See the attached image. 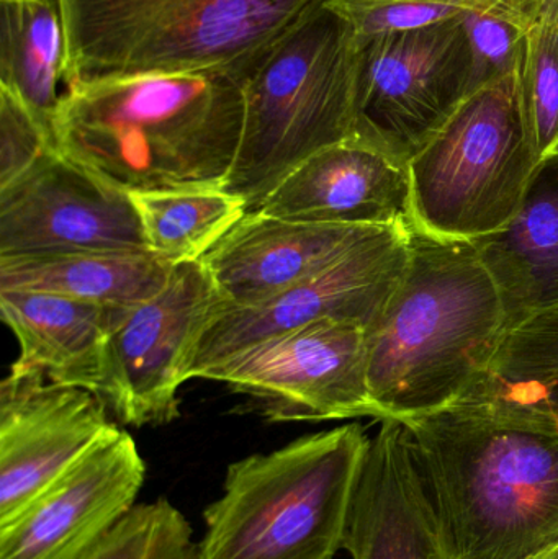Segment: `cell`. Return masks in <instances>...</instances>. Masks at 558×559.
I'll return each mask as SVG.
<instances>
[{
    "label": "cell",
    "instance_id": "14",
    "mask_svg": "<svg viewBox=\"0 0 558 559\" xmlns=\"http://www.w3.org/2000/svg\"><path fill=\"white\" fill-rule=\"evenodd\" d=\"M87 390L10 370L0 386V525L78 463L115 424Z\"/></svg>",
    "mask_w": 558,
    "mask_h": 559
},
{
    "label": "cell",
    "instance_id": "17",
    "mask_svg": "<svg viewBox=\"0 0 558 559\" xmlns=\"http://www.w3.org/2000/svg\"><path fill=\"white\" fill-rule=\"evenodd\" d=\"M377 228L382 226L321 225L249 212L202 262L225 308H246L320 274Z\"/></svg>",
    "mask_w": 558,
    "mask_h": 559
},
{
    "label": "cell",
    "instance_id": "11",
    "mask_svg": "<svg viewBox=\"0 0 558 559\" xmlns=\"http://www.w3.org/2000/svg\"><path fill=\"white\" fill-rule=\"evenodd\" d=\"M409 242V223L382 226L320 274L268 301L246 308L223 305L200 341L190 377L236 352L313 322L353 321L370 331L405 274Z\"/></svg>",
    "mask_w": 558,
    "mask_h": 559
},
{
    "label": "cell",
    "instance_id": "27",
    "mask_svg": "<svg viewBox=\"0 0 558 559\" xmlns=\"http://www.w3.org/2000/svg\"><path fill=\"white\" fill-rule=\"evenodd\" d=\"M343 16L357 38H372L396 29L416 28L494 9L507 0H324Z\"/></svg>",
    "mask_w": 558,
    "mask_h": 559
},
{
    "label": "cell",
    "instance_id": "26",
    "mask_svg": "<svg viewBox=\"0 0 558 559\" xmlns=\"http://www.w3.org/2000/svg\"><path fill=\"white\" fill-rule=\"evenodd\" d=\"M546 0H507L462 15L472 51L474 87L518 68L524 38Z\"/></svg>",
    "mask_w": 558,
    "mask_h": 559
},
{
    "label": "cell",
    "instance_id": "24",
    "mask_svg": "<svg viewBox=\"0 0 558 559\" xmlns=\"http://www.w3.org/2000/svg\"><path fill=\"white\" fill-rule=\"evenodd\" d=\"M521 104L537 159L558 151V0H546L524 38Z\"/></svg>",
    "mask_w": 558,
    "mask_h": 559
},
{
    "label": "cell",
    "instance_id": "22",
    "mask_svg": "<svg viewBox=\"0 0 558 559\" xmlns=\"http://www.w3.org/2000/svg\"><path fill=\"white\" fill-rule=\"evenodd\" d=\"M147 248L173 264L202 261L248 209L223 187L131 192Z\"/></svg>",
    "mask_w": 558,
    "mask_h": 559
},
{
    "label": "cell",
    "instance_id": "18",
    "mask_svg": "<svg viewBox=\"0 0 558 559\" xmlns=\"http://www.w3.org/2000/svg\"><path fill=\"white\" fill-rule=\"evenodd\" d=\"M127 308L49 293L0 289V314L20 345L10 370L81 388L105 404L114 396L111 332Z\"/></svg>",
    "mask_w": 558,
    "mask_h": 559
},
{
    "label": "cell",
    "instance_id": "25",
    "mask_svg": "<svg viewBox=\"0 0 558 559\" xmlns=\"http://www.w3.org/2000/svg\"><path fill=\"white\" fill-rule=\"evenodd\" d=\"M85 559H197L187 519L166 499L138 504Z\"/></svg>",
    "mask_w": 558,
    "mask_h": 559
},
{
    "label": "cell",
    "instance_id": "16",
    "mask_svg": "<svg viewBox=\"0 0 558 559\" xmlns=\"http://www.w3.org/2000/svg\"><path fill=\"white\" fill-rule=\"evenodd\" d=\"M408 206L405 160L347 138L308 157L256 212L321 225L393 226L408 223Z\"/></svg>",
    "mask_w": 558,
    "mask_h": 559
},
{
    "label": "cell",
    "instance_id": "19",
    "mask_svg": "<svg viewBox=\"0 0 558 559\" xmlns=\"http://www.w3.org/2000/svg\"><path fill=\"white\" fill-rule=\"evenodd\" d=\"M475 246L513 324L558 306V151L537 164L513 219Z\"/></svg>",
    "mask_w": 558,
    "mask_h": 559
},
{
    "label": "cell",
    "instance_id": "10",
    "mask_svg": "<svg viewBox=\"0 0 558 559\" xmlns=\"http://www.w3.org/2000/svg\"><path fill=\"white\" fill-rule=\"evenodd\" d=\"M225 301L202 261L174 265L156 295L123 311L111 332L114 396L108 409L133 427L179 416V388L192 380L197 348Z\"/></svg>",
    "mask_w": 558,
    "mask_h": 559
},
{
    "label": "cell",
    "instance_id": "5",
    "mask_svg": "<svg viewBox=\"0 0 558 559\" xmlns=\"http://www.w3.org/2000/svg\"><path fill=\"white\" fill-rule=\"evenodd\" d=\"M321 0H56L64 91L124 75L219 69L236 79Z\"/></svg>",
    "mask_w": 558,
    "mask_h": 559
},
{
    "label": "cell",
    "instance_id": "9",
    "mask_svg": "<svg viewBox=\"0 0 558 559\" xmlns=\"http://www.w3.org/2000/svg\"><path fill=\"white\" fill-rule=\"evenodd\" d=\"M246 394L275 423L376 417L369 391V329L313 322L268 338L200 371Z\"/></svg>",
    "mask_w": 558,
    "mask_h": 559
},
{
    "label": "cell",
    "instance_id": "21",
    "mask_svg": "<svg viewBox=\"0 0 558 559\" xmlns=\"http://www.w3.org/2000/svg\"><path fill=\"white\" fill-rule=\"evenodd\" d=\"M61 16L56 0H2L0 87L13 92L52 136L64 94Z\"/></svg>",
    "mask_w": 558,
    "mask_h": 559
},
{
    "label": "cell",
    "instance_id": "4",
    "mask_svg": "<svg viewBox=\"0 0 558 559\" xmlns=\"http://www.w3.org/2000/svg\"><path fill=\"white\" fill-rule=\"evenodd\" d=\"M360 39L321 0L242 72L245 124L223 189L256 212L308 157L353 134Z\"/></svg>",
    "mask_w": 558,
    "mask_h": 559
},
{
    "label": "cell",
    "instance_id": "23",
    "mask_svg": "<svg viewBox=\"0 0 558 559\" xmlns=\"http://www.w3.org/2000/svg\"><path fill=\"white\" fill-rule=\"evenodd\" d=\"M461 401L531 411L558 420V306L511 325L487 373Z\"/></svg>",
    "mask_w": 558,
    "mask_h": 559
},
{
    "label": "cell",
    "instance_id": "7",
    "mask_svg": "<svg viewBox=\"0 0 558 559\" xmlns=\"http://www.w3.org/2000/svg\"><path fill=\"white\" fill-rule=\"evenodd\" d=\"M537 164L518 64L472 88L408 157L409 226L475 245L513 219Z\"/></svg>",
    "mask_w": 558,
    "mask_h": 559
},
{
    "label": "cell",
    "instance_id": "3",
    "mask_svg": "<svg viewBox=\"0 0 558 559\" xmlns=\"http://www.w3.org/2000/svg\"><path fill=\"white\" fill-rule=\"evenodd\" d=\"M511 325L477 246L412 229L405 274L369 331L377 419H412L464 400Z\"/></svg>",
    "mask_w": 558,
    "mask_h": 559
},
{
    "label": "cell",
    "instance_id": "15",
    "mask_svg": "<svg viewBox=\"0 0 558 559\" xmlns=\"http://www.w3.org/2000/svg\"><path fill=\"white\" fill-rule=\"evenodd\" d=\"M343 548L353 559H459L402 420H380L370 439Z\"/></svg>",
    "mask_w": 558,
    "mask_h": 559
},
{
    "label": "cell",
    "instance_id": "1",
    "mask_svg": "<svg viewBox=\"0 0 558 559\" xmlns=\"http://www.w3.org/2000/svg\"><path fill=\"white\" fill-rule=\"evenodd\" d=\"M459 559L558 548V420L482 401L402 420Z\"/></svg>",
    "mask_w": 558,
    "mask_h": 559
},
{
    "label": "cell",
    "instance_id": "8",
    "mask_svg": "<svg viewBox=\"0 0 558 559\" xmlns=\"http://www.w3.org/2000/svg\"><path fill=\"white\" fill-rule=\"evenodd\" d=\"M472 88L462 16L363 39L351 138L406 163Z\"/></svg>",
    "mask_w": 558,
    "mask_h": 559
},
{
    "label": "cell",
    "instance_id": "13",
    "mask_svg": "<svg viewBox=\"0 0 558 559\" xmlns=\"http://www.w3.org/2000/svg\"><path fill=\"white\" fill-rule=\"evenodd\" d=\"M146 478L133 437L114 426L58 481L0 525V559H85L130 514Z\"/></svg>",
    "mask_w": 558,
    "mask_h": 559
},
{
    "label": "cell",
    "instance_id": "2",
    "mask_svg": "<svg viewBox=\"0 0 558 559\" xmlns=\"http://www.w3.org/2000/svg\"><path fill=\"white\" fill-rule=\"evenodd\" d=\"M245 124L226 71L124 75L69 85L52 118L56 150L124 192L223 187Z\"/></svg>",
    "mask_w": 558,
    "mask_h": 559
},
{
    "label": "cell",
    "instance_id": "12",
    "mask_svg": "<svg viewBox=\"0 0 558 559\" xmlns=\"http://www.w3.org/2000/svg\"><path fill=\"white\" fill-rule=\"evenodd\" d=\"M150 251L130 193L51 147L0 189V258Z\"/></svg>",
    "mask_w": 558,
    "mask_h": 559
},
{
    "label": "cell",
    "instance_id": "6",
    "mask_svg": "<svg viewBox=\"0 0 558 559\" xmlns=\"http://www.w3.org/2000/svg\"><path fill=\"white\" fill-rule=\"evenodd\" d=\"M369 443L347 424L231 463L222 498L203 512L197 559H333Z\"/></svg>",
    "mask_w": 558,
    "mask_h": 559
},
{
    "label": "cell",
    "instance_id": "29",
    "mask_svg": "<svg viewBox=\"0 0 558 559\" xmlns=\"http://www.w3.org/2000/svg\"><path fill=\"white\" fill-rule=\"evenodd\" d=\"M536 559H558V548L556 550L549 551V554L543 555V557Z\"/></svg>",
    "mask_w": 558,
    "mask_h": 559
},
{
    "label": "cell",
    "instance_id": "20",
    "mask_svg": "<svg viewBox=\"0 0 558 559\" xmlns=\"http://www.w3.org/2000/svg\"><path fill=\"white\" fill-rule=\"evenodd\" d=\"M173 262L151 251H74L0 258V289L131 308L164 288Z\"/></svg>",
    "mask_w": 558,
    "mask_h": 559
},
{
    "label": "cell",
    "instance_id": "28",
    "mask_svg": "<svg viewBox=\"0 0 558 559\" xmlns=\"http://www.w3.org/2000/svg\"><path fill=\"white\" fill-rule=\"evenodd\" d=\"M55 146L51 133L13 92L0 87V189Z\"/></svg>",
    "mask_w": 558,
    "mask_h": 559
}]
</instances>
